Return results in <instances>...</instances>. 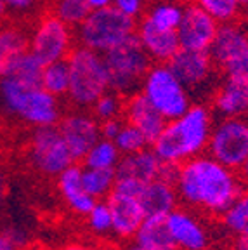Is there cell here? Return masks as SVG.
Masks as SVG:
<instances>
[{"mask_svg": "<svg viewBox=\"0 0 248 250\" xmlns=\"http://www.w3.org/2000/svg\"><path fill=\"white\" fill-rule=\"evenodd\" d=\"M245 183L234 168L210 155H198L177 165L175 189L187 208L221 217L245 191Z\"/></svg>", "mask_w": 248, "mask_h": 250, "instance_id": "1", "label": "cell"}, {"mask_svg": "<svg viewBox=\"0 0 248 250\" xmlns=\"http://www.w3.org/2000/svg\"><path fill=\"white\" fill-rule=\"evenodd\" d=\"M213 124L212 111L205 104H191L184 115L167 122L162 134L153 141V151L165 164H184L207 151Z\"/></svg>", "mask_w": 248, "mask_h": 250, "instance_id": "2", "label": "cell"}, {"mask_svg": "<svg viewBox=\"0 0 248 250\" xmlns=\"http://www.w3.org/2000/svg\"><path fill=\"white\" fill-rule=\"evenodd\" d=\"M0 108L30 127L58 125L62 117L59 98L40 83H28L12 75L0 77Z\"/></svg>", "mask_w": 248, "mask_h": 250, "instance_id": "3", "label": "cell"}, {"mask_svg": "<svg viewBox=\"0 0 248 250\" xmlns=\"http://www.w3.org/2000/svg\"><path fill=\"white\" fill-rule=\"evenodd\" d=\"M66 61L70 68V89L66 96L77 108H90L106 90H109L104 56L78 45L70 52Z\"/></svg>", "mask_w": 248, "mask_h": 250, "instance_id": "4", "label": "cell"}, {"mask_svg": "<svg viewBox=\"0 0 248 250\" xmlns=\"http://www.w3.org/2000/svg\"><path fill=\"white\" fill-rule=\"evenodd\" d=\"M141 92L167 122L184 115L193 104L191 92L168 62H153L143 78Z\"/></svg>", "mask_w": 248, "mask_h": 250, "instance_id": "5", "label": "cell"}, {"mask_svg": "<svg viewBox=\"0 0 248 250\" xmlns=\"http://www.w3.org/2000/svg\"><path fill=\"white\" fill-rule=\"evenodd\" d=\"M136 30L137 23L134 18L125 16L115 5H109L90 11L89 16L77 26L75 39L78 40V45L104 54L134 35Z\"/></svg>", "mask_w": 248, "mask_h": 250, "instance_id": "6", "label": "cell"}, {"mask_svg": "<svg viewBox=\"0 0 248 250\" xmlns=\"http://www.w3.org/2000/svg\"><path fill=\"white\" fill-rule=\"evenodd\" d=\"M103 56L108 68L109 89L120 96L139 92L144 75L147 73L153 61L141 45L136 33Z\"/></svg>", "mask_w": 248, "mask_h": 250, "instance_id": "7", "label": "cell"}, {"mask_svg": "<svg viewBox=\"0 0 248 250\" xmlns=\"http://www.w3.org/2000/svg\"><path fill=\"white\" fill-rule=\"evenodd\" d=\"M28 162L43 177H58L75 164L58 125L33 127L28 139Z\"/></svg>", "mask_w": 248, "mask_h": 250, "instance_id": "8", "label": "cell"}, {"mask_svg": "<svg viewBox=\"0 0 248 250\" xmlns=\"http://www.w3.org/2000/svg\"><path fill=\"white\" fill-rule=\"evenodd\" d=\"M75 35L71 26L62 23L58 16L43 14L39 18L28 40V51L42 64L68 59L75 49Z\"/></svg>", "mask_w": 248, "mask_h": 250, "instance_id": "9", "label": "cell"}, {"mask_svg": "<svg viewBox=\"0 0 248 250\" xmlns=\"http://www.w3.org/2000/svg\"><path fill=\"white\" fill-rule=\"evenodd\" d=\"M208 52L226 77L248 78V31L240 24H219Z\"/></svg>", "mask_w": 248, "mask_h": 250, "instance_id": "10", "label": "cell"}, {"mask_svg": "<svg viewBox=\"0 0 248 250\" xmlns=\"http://www.w3.org/2000/svg\"><path fill=\"white\" fill-rule=\"evenodd\" d=\"M207 153L221 164L240 170L248 156V117L221 118L213 124Z\"/></svg>", "mask_w": 248, "mask_h": 250, "instance_id": "11", "label": "cell"}, {"mask_svg": "<svg viewBox=\"0 0 248 250\" xmlns=\"http://www.w3.org/2000/svg\"><path fill=\"white\" fill-rule=\"evenodd\" d=\"M168 66L191 94L208 89L215 78V68H217L208 51H189V49H179L174 58L168 61Z\"/></svg>", "mask_w": 248, "mask_h": 250, "instance_id": "12", "label": "cell"}, {"mask_svg": "<svg viewBox=\"0 0 248 250\" xmlns=\"http://www.w3.org/2000/svg\"><path fill=\"white\" fill-rule=\"evenodd\" d=\"M219 23L208 12L194 2L184 4L183 18L177 26V39L181 49L189 51H208L217 35Z\"/></svg>", "mask_w": 248, "mask_h": 250, "instance_id": "13", "label": "cell"}, {"mask_svg": "<svg viewBox=\"0 0 248 250\" xmlns=\"http://www.w3.org/2000/svg\"><path fill=\"white\" fill-rule=\"evenodd\" d=\"M59 132L64 137L75 162H82L94 143L101 139L99 120L94 115L85 113L83 109H77L61 117L58 124Z\"/></svg>", "mask_w": 248, "mask_h": 250, "instance_id": "14", "label": "cell"}, {"mask_svg": "<svg viewBox=\"0 0 248 250\" xmlns=\"http://www.w3.org/2000/svg\"><path fill=\"white\" fill-rule=\"evenodd\" d=\"M118 177H130V179L141 181V183H149L158 177L172 181L175 184L177 176V165L165 164L158 158L153 149L146 148L130 155H122L120 162L117 165Z\"/></svg>", "mask_w": 248, "mask_h": 250, "instance_id": "15", "label": "cell"}, {"mask_svg": "<svg viewBox=\"0 0 248 250\" xmlns=\"http://www.w3.org/2000/svg\"><path fill=\"white\" fill-rule=\"evenodd\" d=\"M167 224L177 250H207L210 247L205 223L189 208L175 207L167 214Z\"/></svg>", "mask_w": 248, "mask_h": 250, "instance_id": "16", "label": "cell"}, {"mask_svg": "<svg viewBox=\"0 0 248 250\" xmlns=\"http://www.w3.org/2000/svg\"><path fill=\"white\" fill-rule=\"evenodd\" d=\"M113 217V234L122 240L134 238L136 231L146 219L143 205L137 196L111 191L106 198Z\"/></svg>", "mask_w": 248, "mask_h": 250, "instance_id": "17", "label": "cell"}, {"mask_svg": "<svg viewBox=\"0 0 248 250\" xmlns=\"http://www.w3.org/2000/svg\"><path fill=\"white\" fill-rule=\"evenodd\" d=\"M212 104L221 118L248 117V78L226 77L213 94Z\"/></svg>", "mask_w": 248, "mask_h": 250, "instance_id": "18", "label": "cell"}, {"mask_svg": "<svg viewBox=\"0 0 248 250\" xmlns=\"http://www.w3.org/2000/svg\"><path fill=\"white\" fill-rule=\"evenodd\" d=\"M56 184H58L59 195H61L62 202L75 215L85 217L94 207V203L97 202L96 198L85 191V188L82 184V167L77 164H71L68 168L56 177Z\"/></svg>", "mask_w": 248, "mask_h": 250, "instance_id": "19", "label": "cell"}, {"mask_svg": "<svg viewBox=\"0 0 248 250\" xmlns=\"http://www.w3.org/2000/svg\"><path fill=\"white\" fill-rule=\"evenodd\" d=\"M136 35L153 62H168L181 49L177 31L160 30L146 20H141L137 24Z\"/></svg>", "mask_w": 248, "mask_h": 250, "instance_id": "20", "label": "cell"}, {"mask_svg": "<svg viewBox=\"0 0 248 250\" xmlns=\"http://www.w3.org/2000/svg\"><path fill=\"white\" fill-rule=\"evenodd\" d=\"M124 115L125 122L136 125L137 129L143 130L144 136L149 139L151 145L167 125V120L153 108V104L144 98L143 92H136L128 96L124 106Z\"/></svg>", "mask_w": 248, "mask_h": 250, "instance_id": "21", "label": "cell"}, {"mask_svg": "<svg viewBox=\"0 0 248 250\" xmlns=\"http://www.w3.org/2000/svg\"><path fill=\"white\" fill-rule=\"evenodd\" d=\"M139 202L143 205L146 215H167L177 207L179 196L175 184L167 179H158L149 181L143 186L139 193Z\"/></svg>", "mask_w": 248, "mask_h": 250, "instance_id": "22", "label": "cell"}, {"mask_svg": "<svg viewBox=\"0 0 248 250\" xmlns=\"http://www.w3.org/2000/svg\"><path fill=\"white\" fill-rule=\"evenodd\" d=\"M132 242L144 250H177L167 224V215H146Z\"/></svg>", "mask_w": 248, "mask_h": 250, "instance_id": "23", "label": "cell"}, {"mask_svg": "<svg viewBox=\"0 0 248 250\" xmlns=\"http://www.w3.org/2000/svg\"><path fill=\"white\" fill-rule=\"evenodd\" d=\"M30 35L16 24L0 26V77L9 75L14 62L28 51Z\"/></svg>", "mask_w": 248, "mask_h": 250, "instance_id": "24", "label": "cell"}, {"mask_svg": "<svg viewBox=\"0 0 248 250\" xmlns=\"http://www.w3.org/2000/svg\"><path fill=\"white\" fill-rule=\"evenodd\" d=\"M183 11L184 4H181L179 0H156L146 9L143 20H146L147 23H151L160 30L175 31L181 23V18H183Z\"/></svg>", "mask_w": 248, "mask_h": 250, "instance_id": "25", "label": "cell"}, {"mask_svg": "<svg viewBox=\"0 0 248 250\" xmlns=\"http://www.w3.org/2000/svg\"><path fill=\"white\" fill-rule=\"evenodd\" d=\"M115 181H117V170L113 168L82 167V184L85 191L96 200L108 198L115 188Z\"/></svg>", "mask_w": 248, "mask_h": 250, "instance_id": "26", "label": "cell"}, {"mask_svg": "<svg viewBox=\"0 0 248 250\" xmlns=\"http://www.w3.org/2000/svg\"><path fill=\"white\" fill-rule=\"evenodd\" d=\"M122 158L120 149L117 148L115 141L111 139H101L94 143L92 148L87 151L85 158H83V167L90 168H113L117 170V165Z\"/></svg>", "mask_w": 248, "mask_h": 250, "instance_id": "27", "label": "cell"}, {"mask_svg": "<svg viewBox=\"0 0 248 250\" xmlns=\"http://www.w3.org/2000/svg\"><path fill=\"white\" fill-rule=\"evenodd\" d=\"M40 85L51 94H54L56 98H62L68 94L70 89V68H68V61L49 62L43 64L42 78H40Z\"/></svg>", "mask_w": 248, "mask_h": 250, "instance_id": "28", "label": "cell"}, {"mask_svg": "<svg viewBox=\"0 0 248 250\" xmlns=\"http://www.w3.org/2000/svg\"><path fill=\"white\" fill-rule=\"evenodd\" d=\"M222 226L234 236L248 234V191L245 189L221 215Z\"/></svg>", "mask_w": 248, "mask_h": 250, "instance_id": "29", "label": "cell"}, {"mask_svg": "<svg viewBox=\"0 0 248 250\" xmlns=\"http://www.w3.org/2000/svg\"><path fill=\"white\" fill-rule=\"evenodd\" d=\"M89 12L90 7L87 0H54L52 4V14L71 28H77L89 16Z\"/></svg>", "mask_w": 248, "mask_h": 250, "instance_id": "30", "label": "cell"}, {"mask_svg": "<svg viewBox=\"0 0 248 250\" xmlns=\"http://www.w3.org/2000/svg\"><path fill=\"white\" fill-rule=\"evenodd\" d=\"M205 12H208L219 24L233 23L241 12L240 0H193Z\"/></svg>", "mask_w": 248, "mask_h": 250, "instance_id": "31", "label": "cell"}, {"mask_svg": "<svg viewBox=\"0 0 248 250\" xmlns=\"http://www.w3.org/2000/svg\"><path fill=\"white\" fill-rule=\"evenodd\" d=\"M115 145L120 149L122 155H130V153H137V151H141V149H146L151 143L144 136L143 130L137 129L136 125L124 122L120 132L115 137Z\"/></svg>", "mask_w": 248, "mask_h": 250, "instance_id": "32", "label": "cell"}, {"mask_svg": "<svg viewBox=\"0 0 248 250\" xmlns=\"http://www.w3.org/2000/svg\"><path fill=\"white\" fill-rule=\"evenodd\" d=\"M124 96H120L115 90H106L101 98L97 99L90 108H92V115L99 122L109 120V118H118L124 115Z\"/></svg>", "mask_w": 248, "mask_h": 250, "instance_id": "33", "label": "cell"}, {"mask_svg": "<svg viewBox=\"0 0 248 250\" xmlns=\"http://www.w3.org/2000/svg\"><path fill=\"white\" fill-rule=\"evenodd\" d=\"M87 226L96 236H108L113 233V217L106 200H97L94 207L85 215Z\"/></svg>", "mask_w": 248, "mask_h": 250, "instance_id": "34", "label": "cell"}, {"mask_svg": "<svg viewBox=\"0 0 248 250\" xmlns=\"http://www.w3.org/2000/svg\"><path fill=\"white\" fill-rule=\"evenodd\" d=\"M42 70H43L42 62L31 54L30 51H26L18 61L14 62V66H12V70L9 71V75H12V77L20 78V80L28 82V83H40Z\"/></svg>", "mask_w": 248, "mask_h": 250, "instance_id": "35", "label": "cell"}, {"mask_svg": "<svg viewBox=\"0 0 248 250\" xmlns=\"http://www.w3.org/2000/svg\"><path fill=\"white\" fill-rule=\"evenodd\" d=\"M113 5L128 18H141L146 11V0H113Z\"/></svg>", "mask_w": 248, "mask_h": 250, "instance_id": "36", "label": "cell"}, {"mask_svg": "<svg viewBox=\"0 0 248 250\" xmlns=\"http://www.w3.org/2000/svg\"><path fill=\"white\" fill-rule=\"evenodd\" d=\"M24 240L18 231H0V250H21Z\"/></svg>", "mask_w": 248, "mask_h": 250, "instance_id": "37", "label": "cell"}, {"mask_svg": "<svg viewBox=\"0 0 248 250\" xmlns=\"http://www.w3.org/2000/svg\"><path fill=\"white\" fill-rule=\"evenodd\" d=\"M4 4L7 5L9 12L24 16L39 7V0H4Z\"/></svg>", "mask_w": 248, "mask_h": 250, "instance_id": "38", "label": "cell"}, {"mask_svg": "<svg viewBox=\"0 0 248 250\" xmlns=\"http://www.w3.org/2000/svg\"><path fill=\"white\" fill-rule=\"evenodd\" d=\"M122 125H124V120H122L120 117L99 122V127H101V137H104V139L115 141V137H117L118 132H120Z\"/></svg>", "mask_w": 248, "mask_h": 250, "instance_id": "39", "label": "cell"}, {"mask_svg": "<svg viewBox=\"0 0 248 250\" xmlns=\"http://www.w3.org/2000/svg\"><path fill=\"white\" fill-rule=\"evenodd\" d=\"M5 193H7V177H5L4 168L0 167V205L4 203V200H5Z\"/></svg>", "mask_w": 248, "mask_h": 250, "instance_id": "40", "label": "cell"}, {"mask_svg": "<svg viewBox=\"0 0 248 250\" xmlns=\"http://www.w3.org/2000/svg\"><path fill=\"white\" fill-rule=\"evenodd\" d=\"M90 11H97V9H104L113 5V0H87Z\"/></svg>", "mask_w": 248, "mask_h": 250, "instance_id": "41", "label": "cell"}, {"mask_svg": "<svg viewBox=\"0 0 248 250\" xmlns=\"http://www.w3.org/2000/svg\"><path fill=\"white\" fill-rule=\"evenodd\" d=\"M233 250H248V234H241L234 240Z\"/></svg>", "mask_w": 248, "mask_h": 250, "instance_id": "42", "label": "cell"}, {"mask_svg": "<svg viewBox=\"0 0 248 250\" xmlns=\"http://www.w3.org/2000/svg\"><path fill=\"white\" fill-rule=\"evenodd\" d=\"M62 250H96L89 245H80V243H71V245H66Z\"/></svg>", "mask_w": 248, "mask_h": 250, "instance_id": "43", "label": "cell"}, {"mask_svg": "<svg viewBox=\"0 0 248 250\" xmlns=\"http://www.w3.org/2000/svg\"><path fill=\"white\" fill-rule=\"evenodd\" d=\"M240 176H241V179L248 184V156H247V160L243 162V165L240 167Z\"/></svg>", "mask_w": 248, "mask_h": 250, "instance_id": "44", "label": "cell"}, {"mask_svg": "<svg viewBox=\"0 0 248 250\" xmlns=\"http://www.w3.org/2000/svg\"><path fill=\"white\" fill-rule=\"evenodd\" d=\"M7 14H9V9H7V5L4 4V0H0V23L7 18Z\"/></svg>", "mask_w": 248, "mask_h": 250, "instance_id": "45", "label": "cell"}, {"mask_svg": "<svg viewBox=\"0 0 248 250\" xmlns=\"http://www.w3.org/2000/svg\"><path fill=\"white\" fill-rule=\"evenodd\" d=\"M125 250H144V249H143V247H139V245H137V243H134V242H132L130 245H128Z\"/></svg>", "mask_w": 248, "mask_h": 250, "instance_id": "46", "label": "cell"}, {"mask_svg": "<svg viewBox=\"0 0 248 250\" xmlns=\"http://www.w3.org/2000/svg\"><path fill=\"white\" fill-rule=\"evenodd\" d=\"M240 4L243 9H248V0H240Z\"/></svg>", "mask_w": 248, "mask_h": 250, "instance_id": "47", "label": "cell"}]
</instances>
